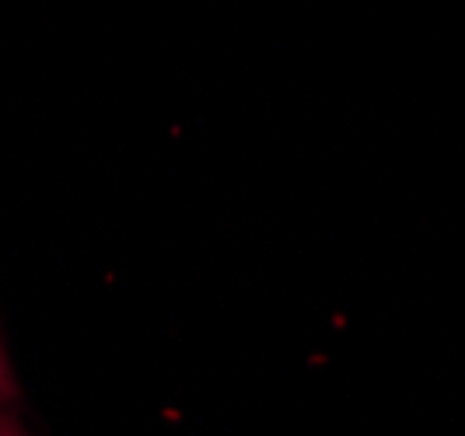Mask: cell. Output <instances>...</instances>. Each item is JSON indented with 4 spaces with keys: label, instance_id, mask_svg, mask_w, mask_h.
<instances>
[{
    "label": "cell",
    "instance_id": "7a4b0ae2",
    "mask_svg": "<svg viewBox=\"0 0 465 436\" xmlns=\"http://www.w3.org/2000/svg\"><path fill=\"white\" fill-rule=\"evenodd\" d=\"M0 436H28V433H25L22 426H18L7 412H0Z\"/></svg>",
    "mask_w": 465,
    "mask_h": 436
},
{
    "label": "cell",
    "instance_id": "6da1fadb",
    "mask_svg": "<svg viewBox=\"0 0 465 436\" xmlns=\"http://www.w3.org/2000/svg\"><path fill=\"white\" fill-rule=\"evenodd\" d=\"M15 394V377L7 370V360H4V349H0V398H11Z\"/></svg>",
    "mask_w": 465,
    "mask_h": 436
}]
</instances>
